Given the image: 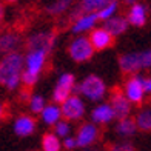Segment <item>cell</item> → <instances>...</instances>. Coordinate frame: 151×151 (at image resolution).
<instances>
[{"label": "cell", "instance_id": "1", "mask_svg": "<svg viewBox=\"0 0 151 151\" xmlns=\"http://www.w3.org/2000/svg\"><path fill=\"white\" fill-rule=\"evenodd\" d=\"M23 66L25 59L17 51L3 56V59L0 60V83L8 90H16L20 83Z\"/></svg>", "mask_w": 151, "mask_h": 151}, {"label": "cell", "instance_id": "2", "mask_svg": "<svg viewBox=\"0 0 151 151\" xmlns=\"http://www.w3.org/2000/svg\"><path fill=\"white\" fill-rule=\"evenodd\" d=\"M77 90H79L80 94H83L86 99H90L93 102H97L104 97V94H105V83L100 77H97V76H88V77L77 86Z\"/></svg>", "mask_w": 151, "mask_h": 151}, {"label": "cell", "instance_id": "3", "mask_svg": "<svg viewBox=\"0 0 151 151\" xmlns=\"http://www.w3.org/2000/svg\"><path fill=\"white\" fill-rule=\"evenodd\" d=\"M93 52H94V48L90 42V39L86 37H77L70 45V56L76 62L90 60L93 57Z\"/></svg>", "mask_w": 151, "mask_h": 151}, {"label": "cell", "instance_id": "4", "mask_svg": "<svg viewBox=\"0 0 151 151\" xmlns=\"http://www.w3.org/2000/svg\"><path fill=\"white\" fill-rule=\"evenodd\" d=\"M60 111H62V116H65V119L77 120L85 113V104L80 97H77V96H70V97L62 104Z\"/></svg>", "mask_w": 151, "mask_h": 151}, {"label": "cell", "instance_id": "5", "mask_svg": "<svg viewBox=\"0 0 151 151\" xmlns=\"http://www.w3.org/2000/svg\"><path fill=\"white\" fill-rule=\"evenodd\" d=\"M54 43V37L48 32H40V34H34L28 40V50L29 51H42L48 54L52 48Z\"/></svg>", "mask_w": 151, "mask_h": 151}, {"label": "cell", "instance_id": "6", "mask_svg": "<svg viewBox=\"0 0 151 151\" xmlns=\"http://www.w3.org/2000/svg\"><path fill=\"white\" fill-rule=\"evenodd\" d=\"M143 79L136 76V77L129 79L125 85V97L128 99V102H133V104H140L143 100V85H142Z\"/></svg>", "mask_w": 151, "mask_h": 151}, {"label": "cell", "instance_id": "7", "mask_svg": "<svg viewBox=\"0 0 151 151\" xmlns=\"http://www.w3.org/2000/svg\"><path fill=\"white\" fill-rule=\"evenodd\" d=\"M109 106L113 108V113H114V117L117 119H127L128 114H129V109H131V106H129V102L128 99L125 97V94H122L119 91L113 93L111 96V102H109Z\"/></svg>", "mask_w": 151, "mask_h": 151}, {"label": "cell", "instance_id": "8", "mask_svg": "<svg viewBox=\"0 0 151 151\" xmlns=\"http://www.w3.org/2000/svg\"><path fill=\"white\" fill-rule=\"evenodd\" d=\"M96 139H97V127L93 123H83L77 133L76 143L80 148H88Z\"/></svg>", "mask_w": 151, "mask_h": 151}, {"label": "cell", "instance_id": "9", "mask_svg": "<svg viewBox=\"0 0 151 151\" xmlns=\"http://www.w3.org/2000/svg\"><path fill=\"white\" fill-rule=\"evenodd\" d=\"M46 60V54L42 51H29L25 57V70L29 71L32 74H39L42 71V68L45 65Z\"/></svg>", "mask_w": 151, "mask_h": 151}, {"label": "cell", "instance_id": "10", "mask_svg": "<svg viewBox=\"0 0 151 151\" xmlns=\"http://www.w3.org/2000/svg\"><path fill=\"white\" fill-rule=\"evenodd\" d=\"M90 42H91L94 50H105V48H108L113 43V36L106 29L99 28V29H94L91 32Z\"/></svg>", "mask_w": 151, "mask_h": 151}, {"label": "cell", "instance_id": "11", "mask_svg": "<svg viewBox=\"0 0 151 151\" xmlns=\"http://www.w3.org/2000/svg\"><path fill=\"white\" fill-rule=\"evenodd\" d=\"M20 45V37L14 32H6L0 36V56L16 52V50Z\"/></svg>", "mask_w": 151, "mask_h": 151}, {"label": "cell", "instance_id": "12", "mask_svg": "<svg viewBox=\"0 0 151 151\" xmlns=\"http://www.w3.org/2000/svg\"><path fill=\"white\" fill-rule=\"evenodd\" d=\"M34 129H36V122L29 116H20L14 122V133L20 137L32 134Z\"/></svg>", "mask_w": 151, "mask_h": 151}, {"label": "cell", "instance_id": "13", "mask_svg": "<svg viewBox=\"0 0 151 151\" xmlns=\"http://www.w3.org/2000/svg\"><path fill=\"white\" fill-rule=\"evenodd\" d=\"M119 65L122 68L123 73H136L142 70L140 65V56L139 52H129V54H123L119 60Z\"/></svg>", "mask_w": 151, "mask_h": 151}, {"label": "cell", "instance_id": "14", "mask_svg": "<svg viewBox=\"0 0 151 151\" xmlns=\"http://www.w3.org/2000/svg\"><path fill=\"white\" fill-rule=\"evenodd\" d=\"M91 119L94 123H108L114 119V113H113V108L109 106L108 104L104 105H99L93 109L91 113Z\"/></svg>", "mask_w": 151, "mask_h": 151}, {"label": "cell", "instance_id": "15", "mask_svg": "<svg viewBox=\"0 0 151 151\" xmlns=\"http://www.w3.org/2000/svg\"><path fill=\"white\" fill-rule=\"evenodd\" d=\"M128 28V20L123 17H111L105 22L104 29H106L111 36H119V34L125 32Z\"/></svg>", "mask_w": 151, "mask_h": 151}, {"label": "cell", "instance_id": "16", "mask_svg": "<svg viewBox=\"0 0 151 151\" xmlns=\"http://www.w3.org/2000/svg\"><path fill=\"white\" fill-rule=\"evenodd\" d=\"M145 20H147L145 6L140 3H134L128 14V23H131L134 26H142V25H145Z\"/></svg>", "mask_w": 151, "mask_h": 151}, {"label": "cell", "instance_id": "17", "mask_svg": "<svg viewBox=\"0 0 151 151\" xmlns=\"http://www.w3.org/2000/svg\"><path fill=\"white\" fill-rule=\"evenodd\" d=\"M97 14L96 12H90V14H85L77 19V22L73 25V31L74 32H83V31H88L94 28L96 22H97Z\"/></svg>", "mask_w": 151, "mask_h": 151}, {"label": "cell", "instance_id": "18", "mask_svg": "<svg viewBox=\"0 0 151 151\" xmlns=\"http://www.w3.org/2000/svg\"><path fill=\"white\" fill-rule=\"evenodd\" d=\"M42 114V119L45 123L48 125H56L57 122H60V117H62V111L57 105H48L43 108V111L40 113Z\"/></svg>", "mask_w": 151, "mask_h": 151}, {"label": "cell", "instance_id": "19", "mask_svg": "<svg viewBox=\"0 0 151 151\" xmlns=\"http://www.w3.org/2000/svg\"><path fill=\"white\" fill-rule=\"evenodd\" d=\"M113 2H116V0H82L80 9L86 11V14H90V12H97Z\"/></svg>", "mask_w": 151, "mask_h": 151}, {"label": "cell", "instance_id": "20", "mask_svg": "<svg viewBox=\"0 0 151 151\" xmlns=\"http://www.w3.org/2000/svg\"><path fill=\"white\" fill-rule=\"evenodd\" d=\"M136 127L142 131H151V108L142 109L136 117Z\"/></svg>", "mask_w": 151, "mask_h": 151}, {"label": "cell", "instance_id": "21", "mask_svg": "<svg viewBox=\"0 0 151 151\" xmlns=\"http://www.w3.org/2000/svg\"><path fill=\"white\" fill-rule=\"evenodd\" d=\"M42 148L43 151H60V140L56 134L48 133L43 136L42 140Z\"/></svg>", "mask_w": 151, "mask_h": 151}, {"label": "cell", "instance_id": "22", "mask_svg": "<svg viewBox=\"0 0 151 151\" xmlns=\"http://www.w3.org/2000/svg\"><path fill=\"white\" fill-rule=\"evenodd\" d=\"M136 122L131 120V119H122L119 123H117V133L122 134V136H133L136 133Z\"/></svg>", "mask_w": 151, "mask_h": 151}, {"label": "cell", "instance_id": "23", "mask_svg": "<svg viewBox=\"0 0 151 151\" xmlns=\"http://www.w3.org/2000/svg\"><path fill=\"white\" fill-rule=\"evenodd\" d=\"M57 88H62V90H66V91H73L74 88V76L66 73V74H62L59 80H57Z\"/></svg>", "mask_w": 151, "mask_h": 151}, {"label": "cell", "instance_id": "24", "mask_svg": "<svg viewBox=\"0 0 151 151\" xmlns=\"http://www.w3.org/2000/svg\"><path fill=\"white\" fill-rule=\"evenodd\" d=\"M116 9H117V3L113 2V3L106 5L105 8H102L100 11H97L96 14H97V19H99V20H105V22H106V20H109V19L114 16Z\"/></svg>", "mask_w": 151, "mask_h": 151}, {"label": "cell", "instance_id": "25", "mask_svg": "<svg viewBox=\"0 0 151 151\" xmlns=\"http://www.w3.org/2000/svg\"><path fill=\"white\" fill-rule=\"evenodd\" d=\"M45 99L42 96H32L29 99V108L32 113H42L43 108H45Z\"/></svg>", "mask_w": 151, "mask_h": 151}, {"label": "cell", "instance_id": "26", "mask_svg": "<svg viewBox=\"0 0 151 151\" xmlns=\"http://www.w3.org/2000/svg\"><path fill=\"white\" fill-rule=\"evenodd\" d=\"M73 2H74V0H57L56 3L51 5L50 8H48V11H50L51 14H60V12H63Z\"/></svg>", "mask_w": 151, "mask_h": 151}, {"label": "cell", "instance_id": "27", "mask_svg": "<svg viewBox=\"0 0 151 151\" xmlns=\"http://www.w3.org/2000/svg\"><path fill=\"white\" fill-rule=\"evenodd\" d=\"M70 131H71V127L66 120H60L56 123V136L57 137H63L65 139V137H68Z\"/></svg>", "mask_w": 151, "mask_h": 151}, {"label": "cell", "instance_id": "28", "mask_svg": "<svg viewBox=\"0 0 151 151\" xmlns=\"http://www.w3.org/2000/svg\"><path fill=\"white\" fill-rule=\"evenodd\" d=\"M71 96L70 91H66V90H62V88H57L56 86V90H54V94H52V99L56 104H63V102L68 99Z\"/></svg>", "mask_w": 151, "mask_h": 151}, {"label": "cell", "instance_id": "29", "mask_svg": "<svg viewBox=\"0 0 151 151\" xmlns=\"http://www.w3.org/2000/svg\"><path fill=\"white\" fill-rule=\"evenodd\" d=\"M37 79H39V74H32V73H29V71L23 70L22 77H20V82H23L26 86H31V85H34V83L37 82Z\"/></svg>", "mask_w": 151, "mask_h": 151}, {"label": "cell", "instance_id": "30", "mask_svg": "<svg viewBox=\"0 0 151 151\" xmlns=\"http://www.w3.org/2000/svg\"><path fill=\"white\" fill-rule=\"evenodd\" d=\"M139 56H140V65H142V68H151V50L139 52Z\"/></svg>", "mask_w": 151, "mask_h": 151}, {"label": "cell", "instance_id": "31", "mask_svg": "<svg viewBox=\"0 0 151 151\" xmlns=\"http://www.w3.org/2000/svg\"><path fill=\"white\" fill-rule=\"evenodd\" d=\"M111 151H134L131 143H117L111 148Z\"/></svg>", "mask_w": 151, "mask_h": 151}, {"label": "cell", "instance_id": "32", "mask_svg": "<svg viewBox=\"0 0 151 151\" xmlns=\"http://www.w3.org/2000/svg\"><path fill=\"white\" fill-rule=\"evenodd\" d=\"M63 145H65L66 150H73V148L77 147V143H76V139H73V137H65Z\"/></svg>", "mask_w": 151, "mask_h": 151}, {"label": "cell", "instance_id": "33", "mask_svg": "<svg viewBox=\"0 0 151 151\" xmlns=\"http://www.w3.org/2000/svg\"><path fill=\"white\" fill-rule=\"evenodd\" d=\"M142 85H143V91L151 94V79H143Z\"/></svg>", "mask_w": 151, "mask_h": 151}, {"label": "cell", "instance_id": "34", "mask_svg": "<svg viewBox=\"0 0 151 151\" xmlns=\"http://www.w3.org/2000/svg\"><path fill=\"white\" fill-rule=\"evenodd\" d=\"M125 3H128V5H134L136 3V0H123Z\"/></svg>", "mask_w": 151, "mask_h": 151}, {"label": "cell", "instance_id": "35", "mask_svg": "<svg viewBox=\"0 0 151 151\" xmlns=\"http://www.w3.org/2000/svg\"><path fill=\"white\" fill-rule=\"evenodd\" d=\"M3 17V6H2V3H0V19Z\"/></svg>", "mask_w": 151, "mask_h": 151}, {"label": "cell", "instance_id": "36", "mask_svg": "<svg viewBox=\"0 0 151 151\" xmlns=\"http://www.w3.org/2000/svg\"><path fill=\"white\" fill-rule=\"evenodd\" d=\"M2 116H3V105L0 104V119H2Z\"/></svg>", "mask_w": 151, "mask_h": 151}, {"label": "cell", "instance_id": "37", "mask_svg": "<svg viewBox=\"0 0 151 151\" xmlns=\"http://www.w3.org/2000/svg\"><path fill=\"white\" fill-rule=\"evenodd\" d=\"M85 151H99V148H90V147H88Z\"/></svg>", "mask_w": 151, "mask_h": 151}, {"label": "cell", "instance_id": "38", "mask_svg": "<svg viewBox=\"0 0 151 151\" xmlns=\"http://www.w3.org/2000/svg\"><path fill=\"white\" fill-rule=\"evenodd\" d=\"M6 2H16V0H6Z\"/></svg>", "mask_w": 151, "mask_h": 151}]
</instances>
